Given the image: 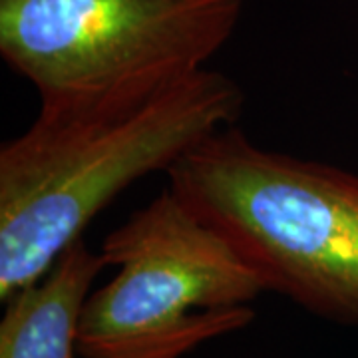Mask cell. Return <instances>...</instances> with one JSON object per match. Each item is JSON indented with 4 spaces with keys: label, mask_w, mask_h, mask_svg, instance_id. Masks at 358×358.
I'll return each instance as SVG.
<instances>
[{
    "label": "cell",
    "mask_w": 358,
    "mask_h": 358,
    "mask_svg": "<svg viewBox=\"0 0 358 358\" xmlns=\"http://www.w3.org/2000/svg\"><path fill=\"white\" fill-rule=\"evenodd\" d=\"M243 100L229 76L201 68L40 102L36 120L0 148V301L40 281L131 183L235 126Z\"/></svg>",
    "instance_id": "1"
},
{
    "label": "cell",
    "mask_w": 358,
    "mask_h": 358,
    "mask_svg": "<svg viewBox=\"0 0 358 358\" xmlns=\"http://www.w3.org/2000/svg\"><path fill=\"white\" fill-rule=\"evenodd\" d=\"M169 189L307 313L358 327V173L273 152L235 126L167 171Z\"/></svg>",
    "instance_id": "2"
},
{
    "label": "cell",
    "mask_w": 358,
    "mask_h": 358,
    "mask_svg": "<svg viewBox=\"0 0 358 358\" xmlns=\"http://www.w3.org/2000/svg\"><path fill=\"white\" fill-rule=\"evenodd\" d=\"M100 253L117 271L84 305L82 358H183L247 329L265 293L227 237L169 187L110 231Z\"/></svg>",
    "instance_id": "3"
},
{
    "label": "cell",
    "mask_w": 358,
    "mask_h": 358,
    "mask_svg": "<svg viewBox=\"0 0 358 358\" xmlns=\"http://www.w3.org/2000/svg\"><path fill=\"white\" fill-rule=\"evenodd\" d=\"M245 0H0V56L40 102L185 76L233 36Z\"/></svg>",
    "instance_id": "4"
},
{
    "label": "cell",
    "mask_w": 358,
    "mask_h": 358,
    "mask_svg": "<svg viewBox=\"0 0 358 358\" xmlns=\"http://www.w3.org/2000/svg\"><path fill=\"white\" fill-rule=\"evenodd\" d=\"M106 267L80 239L40 281L13 294L0 320V358H76L82 310Z\"/></svg>",
    "instance_id": "5"
}]
</instances>
